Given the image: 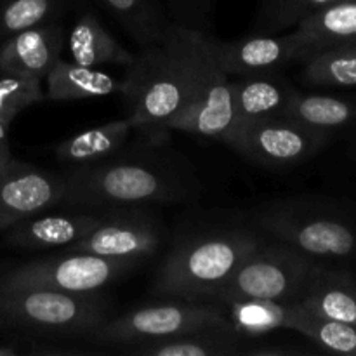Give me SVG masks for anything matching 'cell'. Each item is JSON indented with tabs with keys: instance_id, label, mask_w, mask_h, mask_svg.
Masks as SVG:
<instances>
[{
	"instance_id": "cell-9",
	"label": "cell",
	"mask_w": 356,
	"mask_h": 356,
	"mask_svg": "<svg viewBox=\"0 0 356 356\" xmlns=\"http://www.w3.org/2000/svg\"><path fill=\"white\" fill-rule=\"evenodd\" d=\"M141 263L65 250L56 256L28 261L0 277V287H42L61 292H99L125 277Z\"/></svg>"
},
{
	"instance_id": "cell-13",
	"label": "cell",
	"mask_w": 356,
	"mask_h": 356,
	"mask_svg": "<svg viewBox=\"0 0 356 356\" xmlns=\"http://www.w3.org/2000/svg\"><path fill=\"white\" fill-rule=\"evenodd\" d=\"M212 56L229 79L280 72L299 61V44L292 31L284 33H249L236 40H219L204 33Z\"/></svg>"
},
{
	"instance_id": "cell-34",
	"label": "cell",
	"mask_w": 356,
	"mask_h": 356,
	"mask_svg": "<svg viewBox=\"0 0 356 356\" xmlns=\"http://www.w3.org/2000/svg\"><path fill=\"white\" fill-rule=\"evenodd\" d=\"M355 42H356V40H355Z\"/></svg>"
},
{
	"instance_id": "cell-25",
	"label": "cell",
	"mask_w": 356,
	"mask_h": 356,
	"mask_svg": "<svg viewBox=\"0 0 356 356\" xmlns=\"http://www.w3.org/2000/svg\"><path fill=\"white\" fill-rule=\"evenodd\" d=\"M299 65L302 66L301 82L308 87H356V42H344L312 52Z\"/></svg>"
},
{
	"instance_id": "cell-30",
	"label": "cell",
	"mask_w": 356,
	"mask_h": 356,
	"mask_svg": "<svg viewBox=\"0 0 356 356\" xmlns=\"http://www.w3.org/2000/svg\"><path fill=\"white\" fill-rule=\"evenodd\" d=\"M170 23L200 33H211L214 26L216 0H162Z\"/></svg>"
},
{
	"instance_id": "cell-14",
	"label": "cell",
	"mask_w": 356,
	"mask_h": 356,
	"mask_svg": "<svg viewBox=\"0 0 356 356\" xmlns=\"http://www.w3.org/2000/svg\"><path fill=\"white\" fill-rule=\"evenodd\" d=\"M66 47V26L44 23L24 28L0 42V73L45 80Z\"/></svg>"
},
{
	"instance_id": "cell-31",
	"label": "cell",
	"mask_w": 356,
	"mask_h": 356,
	"mask_svg": "<svg viewBox=\"0 0 356 356\" xmlns=\"http://www.w3.org/2000/svg\"><path fill=\"white\" fill-rule=\"evenodd\" d=\"M308 351L302 350V348H294L287 346V344H273V343H252L250 339H247V343L243 344L242 353L240 356H299L306 355Z\"/></svg>"
},
{
	"instance_id": "cell-23",
	"label": "cell",
	"mask_w": 356,
	"mask_h": 356,
	"mask_svg": "<svg viewBox=\"0 0 356 356\" xmlns=\"http://www.w3.org/2000/svg\"><path fill=\"white\" fill-rule=\"evenodd\" d=\"M138 47L162 44L170 23L162 0H96Z\"/></svg>"
},
{
	"instance_id": "cell-6",
	"label": "cell",
	"mask_w": 356,
	"mask_h": 356,
	"mask_svg": "<svg viewBox=\"0 0 356 356\" xmlns=\"http://www.w3.org/2000/svg\"><path fill=\"white\" fill-rule=\"evenodd\" d=\"M125 118L134 129H169L186 106V80L165 42L138 47L120 80ZM170 131V129H169Z\"/></svg>"
},
{
	"instance_id": "cell-18",
	"label": "cell",
	"mask_w": 356,
	"mask_h": 356,
	"mask_svg": "<svg viewBox=\"0 0 356 356\" xmlns=\"http://www.w3.org/2000/svg\"><path fill=\"white\" fill-rule=\"evenodd\" d=\"M291 31L299 44V61L312 52L344 42H355L356 0H332L306 16Z\"/></svg>"
},
{
	"instance_id": "cell-33",
	"label": "cell",
	"mask_w": 356,
	"mask_h": 356,
	"mask_svg": "<svg viewBox=\"0 0 356 356\" xmlns=\"http://www.w3.org/2000/svg\"><path fill=\"white\" fill-rule=\"evenodd\" d=\"M353 149H355V153H356V141H355V146H353Z\"/></svg>"
},
{
	"instance_id": "cell-29",
	"label": "cell",
	"mask_w": 356,
	"mask_h": 356,
	"mask_svg": "<svg viewBox=\"0 0 356 356\" xmlns=\"http://www.w3.org/2000/svg\"><path fill=\"white\" fill-rule=\"evenodd\" d=\"M45 97L42 80L17 73H0V122L13 124L14 118L26 108Z\"/></svg>"
},
{
	"instance_id": "cell-1",
	"label": "cell",
	"mask_w": 356,
	"mask_h": 356,
	"mask_svg": "<svg viewBox=\"0 0 356 356\" xmlns=\"http://www.w3.org/2000/svg\"><path fill=\"white\" fill-rule=\"evenodd\" d=\"M120 152L99 162L65 170L61 205L111 209L129 205L190 204L204 191L200 174L184 153L174 148L169 129L141 131Z\"/></svg>"
},
{
	"instance_id": "cell-12",
	"label": "cell",
	"mask_w": 356,
	"mask_h": 356,
	"mask_svg": "<svg viewBox=\"0 0 356 356\" xmlns=\"http://www.w3.org/2000/svg\"><path fill=\"white\" fill-rule=\"evenodd\" d=\"M65 172L40 169L13 159L0 169V232L61 205Z\"/></svg>"
},
{
	"instance_id": "cell-10",
	"label": "cell",
	"mask_w": 356,
	"mask_h": 356,
	"mask_svg": "<svg viewBox=\"0 0 356 356\" xmlns=\"http://www.w3.org/2000/svg\"><path fill=\"white\" fill-rule=\"evenodd\" d=\"M329 141V134L278 115L238 122L225 145L259 167L291 169L318 155Z\"/></svg>"
},
{
	"instance_id": "cell-26",
	"label": "cell",
	"mask_w": 356,
	"mask_h": 356,
	"mask_svg": "<svg viewBox=\"0 0 356 356\" xmlns=\"http://www.w3.org/2000/svg\"><path fill=\"white\" fill-rule=\"evenodd\" d=\"M86 7V0H0V42L24 28L63 23Z\"/></svg>"
},
{
	"instance_id": "cell-20",
	"label": "cell",
	"mask_w": 356,
	"mask_h": 356,
	"mask_svg": "<svg viewBox=\"0 0 356 356\" xmlns=\"http://www.w3.org/2000/svg\"><path fill=\"white\" fill-rule=\"evenodd\" d=\"M132 132L134 127L127 118L106 122L66 138L54 146V155L66 169L89 165L120 152L131 141Z\"/></svg>"
},
{
	"instance_id": "cell-24",
	"label": "cell",
	"mask_w": 356,
	"mask_h": 356,
	"mask_svg": "<svg viewBox=\"0 0 356 356\" xmlns=\"http://www.w3.org/2000/svg\"><path fill=\"white\" fill-rule=\"evenodd\" d=\"M233 330L243 339H259L275 330H291L298 302H277L264 299H236L222 305Z\"/></svg>"
},
{
	"instance_id": "cell-7",
	"label": "cell",
	"mask_w": 356,
	"mask_h": 356,
	"mask_svg": "<svg viewBox=\"0 0 356 356\" xmlns=\"http://www.w3.org/2000/svg\"><path fill=\"white\" fill-rule=\"evenodd\" d=\"M209 327H232L226 308L219 302L170 299L159 305L141 306L124 315H113L86 337L90 346L108 353L148 341L165 339Z\"/></svg>"
},
{
	"instance_id": "cell-3",
	"label": "cell",
	"mask_w": 356,
	"mask_h": 356,
	"mask_svg": "<svg viewBox=\"0 0 356 356\" xmlns=\"http://www.w3.org/2000/svg\"><path fill=\"white\" fill-rule=\"evenodd\" d=\"M245 218L263 235L315 261L336 264L356 257V222L332 202L302 195L275 198L250 209Z\"/></svg>"
},
{
	"instance_id": "cell-22",
	"label": "cell",
	"mask_w": 356,
	"mask_h": 356,
	"mask_svg": "<svg viewBox=\"0 0 356 356\" xmlns=\"http://www.w3.org/2000/svg\"><path fill=\"white\" fill-rule=\"evenodd\" d=\"M45 97L51 101H79L104 97L120 90V80L101 68L59 59L45 76Z\"/></svg>"
},
{
	"instance_id": "cell-5",
	"label": "cell",
	"mask_w": 356,
	"mask_h": 356,
	"mask_svg": "<svg viewBox=\"0 0 356 356\" xmlns=\"http://www.w3.org/2000/svg\"><path fill=\"white\" fill-rule=\"evenodd\" d=\"M113 302L99 292L42 287H0V329L28 339H86L113 316Z\"/></svg>"
},
{
	"instance_id": "cell-2",
	"label": "cell",
	"mask_w": 356,
	"mask_h": 356,
	"mask_svg": "<svg viewBox=\"0 0 356 356\" xmlns=\"http://www.w3.org/2000/svg\"><path fill=\"white\" fill-rule=\"evenodd\" d=\"M263 236L247 218L188 229L163 257L153 292L165 299L214 302L216 294Z\"/></svg>"
},
{
	"instance_id": "cell-11",
	"label": "cell",
	"mask_w": 356,
	"mask_h": 356,
	"mask_svg": "<svg viewBox=\"0 0 356 356\" xmlns=\"http://www.w3.org/2000/svg\"><path fill=\"white\" fill-rule=\"evenodd\" d=\"M167 225L146 205L106 209L103 222L66 250L145 263L167 242Z\"/></svg>"
},
{
	"instance_id": "cell-17",
	"label": "cell",
	"mask_w": 356,
	"mask_h": 356,
	"mask_svg": "<svg viewBox=\"0 0 356 356\" xmlns=\"http://www.w3.org/2000/svg\"><path fill=\"white\" fill-rule=\"evenodd\" d=\"M247 339L233 327H209L165 339L148 341L117 350L129 356H240Z\"/></svg>"
},
{
	"instance_id": "cell-8",
	"label": "cell",
	"mask_w": 356,
	"mask_h": 356,
	"mask_svg": "<svg viewBox=\"0 0 356 356\" xmlns=\"http://www.w3.org/2000/svg\"><path fill=\"white\" fill-rule=\"evenodd\" d=\"M315 259L289 243L264 235L216 294L214 302L264 299L298 302Z\"/></svg>"
},
{
	"instance_id": "cell-19",
	"label": "cell",
	"mask_w": 356,
	"mask_h": 356,
	"mask_svg": "<svg viewBox=\"0 0 356 356\" xmlns=\"http://www.w3.org/2000/svg\"><path fill=\"white\" fill-rule=\"evenodd\" d=\"M232 90L236 120L249 122L284 115L296 87L280 72H273L238 76L232 80Z\"/></svg>"
},
{
	"instance_id": "cell-32",
	"label": "cell",
	"mask_w": 356,
	"mask_h": 356,
	"mask_svg": "<svg viewBox=\"0 0 356 356\" xmlns=\"http://www.w3.org/2000/svg\"><path fill=\"white\" fill-rule=\"evenodd\" d=\"M9 125L0 122V169L13 159V152H10L9 143Z\"/></svg>"
},
{
	"instance_id": "cell-15",
	"label": "cell",
	"mask_w": 356,
	"mask_h": 356,
	"mask_svg": "<svg viewBox=\"0 0 356 356\" xmlns=\"http://www.w3.org/2000/svg\"><path fill=\"white\" fill-rule=\"evenodd\" d=\"M106 209L97 212H66V214L31 216L6 229V242L24 250H45L70 247L89 235L103 222Z\"/></svg>"
},
{
	"instance_id": "cell-4",
	"label": "cell",
	"mask_w": 356,
	"mask_h": 356,
	"mask_svg": "<svg viewBox=\"0 0 356 356\" xmlns=\"http://www.w3.org/2000/svg\"><path fill=\"white\" fill-rule=\"evenodd\" d=\"M163 42L183 70L188 96L186 106L169 122V129L226 143L238 124L232 79L214 59L204 33L172 24Z\"/></svg>"
},
{
	"instance_id": "cell-27",
	"label": "cell",
	"mask_w": 356,
	"mask_h": 356,
	"mask_svg": "<svg viewBox=\"0 0 356 356\" xmlns=\"http://www.w3.org/2000/svg\"><path fill=\"white\" fill-rule=\"evenodd\" d=\"M291 330H296L327 353L356 356V327L313 315L298 302Z\"/></svg>"
},
{
	"instance_id": "cell-16",
	"label": "cell",
	"mask_w": 356,
	"mask_h": 356,
	"mask_svg": "<svg viewBox=\"0 0 356 356\" xmlns=\"http://www.w3.org/2000/svg\"><path fill=\"white\" fill-rule=\"evenodd\" d=\"M66 51L72 61L79 65L103 68V66H127L136 52L129 51L106 30L97 13L82 7L72 28L66 31Z\"/></svg>"
},
{
	"instance_id": "cell-28",
	"label": "cell",
	"mask_w": 356,
	"mask_h": 356,
	"mask_svg": "<svg viewBox=\"0 0 356 356\" xmlns=\"http://www.w3.org/2000/svg\"><path fill=\"white\" fill-rule=\"evenodd\" d=\"M332 0H261L250 33H284Z\"/></svg>"
},
{
	"instance_id": "cell-21",
	"label": "cell",
	"mask_w": 356,
	"mask_h": 356,
	"mask_svg": "<svg viewBox=\"0 0 356 356\" xmlns=\"http://www.w3.org/2000/svg\"><path fill=\"white\" fill-rule=\"evenodd\" d=\"M284 117L292 118L309 129L336 134L356 125V97L339 94L302 92L296 89L289 101Z\"/></svg>"
}]
</instances>
